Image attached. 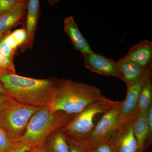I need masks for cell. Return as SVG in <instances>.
<instances>
[{
  "mask_svg": "<svg viewBox=\"0 0 152 152\" xmlns=\"http://www.w3.org/2000/svg\"><path fill=\"white\" fill-rule=\"evenodd\" d=\"M15 142L0 124V152H7Z\"/></svg>",
  "mask_w": 152,
  "mask_h": 152,
  "instance_id": "19",
  "label": "cell"
},
{
  "mask_svg": "<svg viewBox=\"0 0 152 152\" xmlns=\"http://www.w3.org/2000/svg\"><path fill=\"white\" fill-rule=\"evenodd\" d=\"M4 35L5 34H4L0 39V50L4 56L14 63L15 54L6 43L4 39Z\"/></svg>",
  "mask_w": 152,
  "mask_h": 152,
  "instance_id": "20",
  "label": "cell"
},
{
  "mask_svg": "<svg viewBox=\"0 0 152 152\" xmlns=\"http://www.w3.org/2000/svg\"><path fill=\"white\" fill-rule=\"evenodd\" d=\"M83 56L85 67L88 70L106 77H115L122 80L116 62L94 52Z\"/></svg>",
  "mask_w": 152,
  "mask_h": 152,
  "instance_id": "8",
  "label": "cell"
},
{
  "mask_svg": "<svg viewBox=\"0 0 152 152\" xmlns=\"http://www.w3.org/2000/svg\"><path fill=\"white\" fill-rule=\"evenodd\" d=\"M56 79L32 78L5 69L0 72V83L11 99L18 103L37 107L48 106Z\"/></svg>",
  "mask_w": 152,
  "mask_h": 152,
  "instance_id": "2",
  "label": "cell"
},
{
  "mask_svg": "<svg viewBox=\"0 0 152 152\" xmlns=\"http://www.w3.org/2000/svg\"><path fill=\"white\" fill-rule=\"evenodd\" d=\"M3 34H0V39ZM0 61L6 70L16 74L15 69L14 63L11 62L8 59L4 56L2 53L1 50H0Z\"/></svg>",
  "mask_w": 152,
  "mask_h": 152,
  "instance_id": "23",
  "label": "cell"
},
{
  "mask_svg": "<svg viewBox=\"0 0 152 152\" xmlns=\"http://www.w3.org/2000/svg\"><path fill=\"white\" fill-rule=\"evenodd\" d=\"M122 77V81L127 88L137 82L146 75L151 67L145 68L135 63L121 58L116 62Z\"/></svg>",
  "mask_w": 152,
  "mask_h": 152,
  "instance_id": "14",
  "label": "cell"
},
{
  "mask_svg": "<svg viewBox=\"0 0 152 152\" xmlns=\"http://www.w3.org/2000/svg\"><path fill=\"white\" fill-rule=\"evenodd\" d=\"M106 98L97 87L56 78L48 107L53 112L76 115L89 106Z\"/></svg>",
  "mask_w": 152,
  "mask_h": 152,
  "instance_id": "1",
  "label": "cell"
},
{
  "mask_svg": "<svg viewBox=\"0 0 152 152\" xmlns=\"http://www.w3.org/2000/svg\"><path fill=\"white\" fill-rule=\"evenodd\" d=\"M4 69H5L4 67V66H3L1 62V61H0V72Z\"/></svg>",
  "mask_w": 152,
  "mask_h": 152,
  "instance_id": "31",
  "label": "cell"
},
{
  "mask_svg": "<svg viewBox=\"0 0 152 152\" xmlns=\"http://www.w3.org/2000/svg\"><path fill=\"white\" fill-rule=\"evenodd\" d=\"M78 142L84 148L87 152H115L108 139L91 145H86Z\"/></svg>",
  "mask_w": 152,
  "mask_h": 152,
  "instance_id": "18",
  "label": "cell"
},
{
  "mask_svg": "<svg viewBox=\"0 0 152 152\" xmlns=\"http://www.w3.org/2000/svg\"><path fill=\"white\" fill-rule=\"evenodd\" d=\"M26 152H47L42 146L32 147Z\"/></svg>",
  "mask_w": 152,
  "mask_h": 152,
  "instance_id": "29",
  "label": "cell"
},
{
  "mask_svg": "<svg viewBox=\"0 0 152 152\" xmlns=\"http://www.w3.org/2000/svg\"><path fill=\"white\" fill-rule=\"evenodd\" d=\"M39 14V1H28L27 13L25 27L26 31V38L24 43L20 47L22 53H24L28 50L32 49Z\"/></svg>",
  "mask_w": 152,
  "mask_h": 152,
  "instance_id": "11",
  "label": "cell"
},
{
  "mask_svg": "<svg viewBox=\"0 0 152 152\" xmlns=\"http://www.w3.org/2000/svg\"><path fill=\"white\" fill-rule=\"evenodd\" d=\"M4 39L8 45L13 51L15 54L16 53L17 48L19 46L18 45L14 37L12 35L10 31L5 34Z\"/></svg>",
  "mask_w": 152,
  "mask_h": 152,
  "instance_id": "26",
  "label": "cell"
},
{
  "mask_svg": "<svg viewBox=\"0 0 152 152\" xmlns=\"http://www.w3.org/2000/svg\"><path fill=\"white\" fill-rule=\"evenodd\" d=\"M66 137L69 148V152H87L79 142Z\"/></svg>",
  "mask_w": 152,
  "mask_h": 152,
  "instance_id": "25",
  "label": "cell"
},
{
  "mask_svg": "<svg viewBox=\"0 0 152 152\" xmlns=\"http://www.w3.org/2000/svg\"><path fill=\"white\" fill-rule=\"evenodd\" d=\"M19 0H0V16L10 11Z\"/></svg>",
  "mask_w": 152,
  "mask_h": 152,
  "instance_id": "22",
  "label": "cell"
},
{
  "mask_svg": "<svg viewBox=\"0 0 152 152\" xmlns=\"http://www.w3.org/2000/svg\"><path fill=\"white\" fill-rule=\"evenodd\" d=\"M0 95H6L8 96L7 91L5 89L3 85L0 83Z\"/></svg>",
  "mask_w": 152,
  "mask_h": 152,
  "instance_id": "30",
  "label": "cell"
},
{
  "mask_svg": "<svg viewBox=\"0 0 152 152\" xmlns=\"http://www.w3.org/2000/svg\"><path fill=\"white\" fill-rule=\"evenodd\" d=\"M42 146L47 152H69L67 141L60 129L52 133Z\"/></svg>",
  "mask_w": 152,
  "mask_h": 152,
  "instance_id": "16",
  "label": "cell"
},
{
  "mask_svg": "<svg viewBox=\"0 0 152 152\" xmlns=\"http://www.w3.org/2000/svg\"><path fill=\"white\" fill-rule=\"evenodd\" d=\"M40 108L18 103L12 99L0 111V124L14 142L18 141L31 118Z\"/></svg>",
  "mask_w": 152,
  "mask_h": 152,
  "instance_id": "5",
  "label": "cell"
},
{
  "mask_svg": "<svg viewBox=\"0 0 152 152\" xmlns=\"http://www.w3.org/2000/svg\"><path fill=\"white\" fill-rule=\"evenodd\" d=\"M64 31L70 39L76 50L83 55L94 52L88 42L82 34L72 16H69L65 18Z\"/></svg>",
  "mask_w": 152,
  "mask_h": 152,
  "instance_id": "13",
  "label": "cell"
},
{
  "mask_svg": "<svg viewBox=\"0 0 152 152\" xmlns=\"http://www.w3.org/2000/svg\"><path fill=\"white\" fill-rule=\"evenodd\" d=\"M134 119L117 126L108 139L115 152H140L133 129Z\"/></svg>",
  "mask_w": 152,
  "mask_h": 152,
  "instance_id": "7",
  "label": "cell"
},
{
  "mask_svg": "<svg viewBox=\"0 0 152 152\" xmlns=\"http://www.w3.org/2000/svg\"><path fill=\"white\" fill-rule=\"evenodd\" d=\"M148 74L137 82L128 88L126 96L123 101L121 115L118 126L129 122L135 118L137 113L139 94Z\"/></svg>",
  "mask_w": 152,
  "mask_h": 152,
  "instance_id": "9",
  "label": "cell"
},
{
  "mask_svg": "<svg viewBox=\"0 0 152 152\" xmlns=\"http://www.w3.org/2000/svg\"><path fill=\"white\" fill-rule=\"evenodd\" d=\"M121 58L131 61L145 68L151 67L152 42L144 40L135 44Z\"/></svg>",
  "mask_w": 152,
  "mask_h": 152,
  "instance_id": "12",
  "label": "cell"
},
{
  "mask_svg": "<svg viewBox=\"0 0 152 152\" xmlns=\"http://www.w3.org/2000/svg\"><path fill=\"white\" fill-rule=\"evenodd\" d=\"M28 1L19 0L12 9L0 16V34L10 31L11 29L25 23Z\"/></svg>",
  "mask_w": 152,
  "mask_h": 152,
  "instance_id": "10",
  "label": "cell"
},
{
  "mask_svg": "<svg viewBox=\"0 0 152 152\" xmlns=\"http://www.w3.org/2000/svg\"><path fill=\"white\" fill-rule=\"evenodd\" d=\"M147 113L137 112L134 119L133 129L140 152H144L148 148L149 133Z\"/></svg>",
  "mask_w": 152,
  "mask_h": 152,
  "instance_id": "15",
  "label": "cell"
},
{
  "mask_svg": "<svg viewBox=\"0 0 152 152\" xmlns=\"http://www.w3.org/2000/svg\"><path fill=\"white\" fill-rule=\"evenodd\" d=\"M122 103L106 97L89 106L60 129L67 137L80 141L91 132L105 113Z\"/></svg>",
  "mask_w": 152,
  "mask_h": 152,
  "instance_id": "4",
  "label": "cell"
},
{
  "mask_svg": "<svg viewBox=\"0 0 152 152\" xmlns=\"http://www.w3.org/2000/svg\"><path fill=\"white\" fill-rule=\"evenodd\" d=\"M75 116L53 112L48 107L41 108L31 118L18 141L26 143L31 148L42 146L52 133L67 124Z\"/></svg>",
  "mask_w": 152,
  "mask_h": 152,
  "instance_id": "3",
  "label": "cell"
},
{
  "mask_svg": "<svg viewBox=\"0 0 152 152\" xmlns=\"http://www.w3.org/2000/svg\"><path fill=\"white\" fill-rule=\"evenodd\" d=\"M151 71H150L139 94L137 112L147 113L152 105V84Z\"/></svg>",
  "mask_w": 152,
  "mask_h": 152,
  "instance_id": "17",
  "label": "cell"
},
{
  "mask_svg": "<svg viewBox=\"0 0 152 152\" xmlns=\"http://www.w3.org/2000/svg\"><path fill=\"white\" fill-rule=\"evenodd\" d=\"M31 147L28 145L21 141L16 142L10 149L7 152H26Z\"/></svg>",
  "mask_w": 152,
  "mask_h": 152,
  "instance_id": "24",
  "label": "cell"
},
{
  "mask_svg": "<svg viewBox=\"0 0 152 152\" xmlns=\"http://www.w3.org/2000/svg\"><path fill=\"white\" fill-rule=\"evenodd\" d=\"M122 103L120 105L105 113L91 132L83 140L78 142L91 145L107 140L118 124Z\"/></svg>",
  "mask_w": 152,
  "mask_h": 152,
  "instance_id": "6",
  "label": "cell"
},
{
  "mask_svg": "<svg viewBox=\"0 0 152 152\" xmlns=\"http://www.w3.org/2000/svg\"><path fill=\"white\" fill-rule=\"evenodd\" d=\"M148 129V148L151 145L152 140V105L149 109L147 113Z\"/></svg>",
  "mask_w": 152,
  "mask_h": 152,
  "instance_id": "27",
  "label": "cell"
},
{
  "mask_svg": "<svg viewBox=\"0 0 152 152\" xmlns=\"http://www.w3.org/2000/svg\"><path fill=\"white\" fill-rule=\"evenodd\" d=\"M19 46L21 47L26 38V31L25 28L18 29L11 33Z\"/></svg>",
  "mask_w": 152,
  "mask_h": 152,
  "instance_id": "21",
  "label": "cell"
},
{
  "mask_svg": "<svg viewBox=\"0 0 152 152\" xmlns=\"http://www.w3.org/2000/svg\"><path fill=\"white\" fill-rule=\"evenodd\" d=\"M12 99L9 96L0 95V111Z\"/></svg>",
  "mask_w": 152,
  "mask_h": 152,
  "instance_id": "28",
  "label": "cell"
}]
</instances>
